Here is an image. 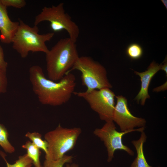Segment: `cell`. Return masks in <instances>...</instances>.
I'll return each mask as SVG.
<instances>
[{
	"instance_id": "6da1fadb",
	"label": "cell",
	"mask_w": 167,
	"mask_h": 167,
	"mask_svg": "<svg viewBox=\"0 0 167 167\" xmlns=\"http://www.w3.org/2000/svg\"><path fill=\"white\" fill-rule=\"evenodd\" d=\"M29 74L33 91L42 104L61 105L67 102L74 92L75 78L71 72L57 82L46 78L38 65L30 67Z\"/></svg>"
},
{
	"instance_id": "7a4b0ae2",
	"label": "cell",
	"mask_w": 167,
	"mask_h": 167,
	"mask_svg": "<svg viewBox=\"0 0 167 167\" xmlns=\"http://www.w3.org/2000/svg\"><path fill=\"white\" fill-rule=\"evenodd\" d=\"M79 57L75 42L69 37L60 39L46 54L49 79L59 81L68 73Z\"/></svg>"
},
{
	"instance_id": "3957f363",
	"label": "cell",
	"mask_w": 167,
	"mask_h": 167,
	"mask_svg": "<svg viewBox=\"0 0 167 167\" xmlns=\"http://www.w3.org/2000/svg\"><path fill=\"white\" fill-rule=\"evenodd\" d=\"M19 25L12 40L13 49L23 58H26L30 52H41L47 53L49 49L45 43L50 41L54 33L40 34L37 26L31 27L19 19Z\"/></svg>"
},
{
	"instance_id": "277c9868",
	"label": "cell",
	"mask_w": 167,
	"mask_h": 167,
	"mask_svg": "<svg viewBox=\"0 0 167 167\" xmlns=\"http://www.w3.org/2000/svg\"><path fill=\"white\" fill-rule=\"evenodd\" d=\"M81 132L80 128H64L59 124L46 133L44 137L48 148L45 159L58 160L73 149Z\"/></svg>"
},
{
	"instance_id": "5b68a950",
	"label": "cell",
	"mask_w": 167,
	"mask_h": 167,
	"mask_svg": "<svg viewBox=\"0 0 167 167\" xmlns=\"http://www.w3.org/2000/svg\"><path fill=\"white\" fill-rule=\"evenodd\" d=\"M76 70L81 72L82 84L86 91L112 87L105 68L89 56L79 57L68 73Z\"/></svg>"
},
{
	"instance_id": "8992f818",
	"label": "cell",
	"mask_w": 167,
	"mask_h": 167,
	"mask_svg": "<svg viewBox=\"0 0 167 167\" xmlns=\"http://www.w3.org/2000/svg\"><path fill=\"white\" fill-rule=\"evenodd\" d=\"M64 5L63 3H60L57 6L44 7L35 17L34 24L37 26L42 22L49 21L54 32L65 30L68 32L69 37L76 43L79 35V29L71 17L65 12Z\"/></svg>"
},
{
	"instance_id": "52a82bcc",
	"label": "cell",
	"mask_w": 167,
	"mask_h": 167,
	"mask_svg": "<svg viewBox=\"0 0 167 167\" xmlns=\"http://www.w3.org/2000/svg\"><path fill=\"white\" fill-rule=\"evenodd\" d=\"M73 94L84 99L91 109L98 113L101 120L106 122L113 121L116 96L110 88H106L84 92H74Z\"/></svg>"
},
{
	"instance_id": "ba28073f",
	"label": "cell",
	"mask_w": 167,
	"mask_h": 167,
	"mask_svg": "<svg viewBox=\"0 0 167 167\" xmlns=\"http://www.w3.org/2000/svg\"><path fill=\"white\" fill-rule=\"evenodd\" d=\"M145 127L135 129L126 131L118 132L113 121L106 122L100 128H96L93 131L94 135L103 142L107 152L108 162H111L114 158V154L117 150H123L131 156H133L134 152L122 142V137L125 134L134 131L141 132L144 131Z\"/></svg>"
},
{
	"instance_id": "9c48e42d",
	"label": "cell",
	"mask_w": 167,
	"mask_h": 167,
	"mask_svg": "<svg viewBox=\"0 0 167 167\" xmlns=\"http://www.w3.org/2000/svg\"><path fill=\"white\" fill-rule=\"evenodd\" d=\"M115 97L117 102L113 112V121L119 126L121 131L133 130L136 127H145L146 120L131 114L128 107L127 99L122 95H118Z\"/></svg>"
},
{
	"instance_id": "30bf717a",
	"label": "cell",
	"mask_w": 167,
	"mask_h": 167,
	"mask_svg": "<svg viewBox=\"0 0 167 167\" xmlns=\"http://www.w3.org/2000/svg\"><path fill=\"white\" fill-rule=\"evenodd\" d=\"M162 63L159 64L153 61L149 66L147 70L142 72L134 71L136 75L140 78L141 85L140 90L135 98L138 103L139 102L142 105H144L146 100L150 98L148 92L149 85L153 77L156 73L161 70Z\"/></svg>"
},
{
	"instance_id": "8fae6325",
	"label": "cell",
	"mask_w": 167,
	"mask_h": 167,
	"mask_svg": "<svg viewBox=\"0 0 167 167\" xmlns=\"http://www.w3.org/2000/svg\"><path fill=\"white\" fill-rule=\"evenodd\" d=\"M19 25V22H13L8 15L7 7L0 0V40L5 44L11 43Z\"/></svg>"
},
{
	"instance_id": "7c38bea8",
	"label": "cell",
	"mask_w": 167,
	"mask_h": 167,
	"mask_svg": "<svg viewBox=\"0 0 167 167\" xmlns=\"http://www.w3.org/2000/svg\"><path fill=\"white\" fill-rule=\"evenodd\" d=\"M141 133V135L139 139L133 140L131 142L135 148L137 155L130 167H155L150 165L146 160L144 155L143 146L144 143L146 142L147 137L144 131Z\"/></svg>"
},
{
	"instance_id": "4fadbf2b",
	"label": "cell",
	"mask_w": 167,
	"mask_h": 167,
	"mask_svg": "<svg viewBox=\"0 0 167 167\" xmlns=\"http://www.w3.org/2000/svg\"><path fill=\"white\" fill-rule=\"evenodd\" d=\"M22 147L27 150L26 154L32 160L35 167H42L40 161L41 152L39 148L29 141H27Z\"/></svg>"
},
{
	"instance_id": "5bb4252c",
	"label": "cell",
	"mask_w": 167,
	"mask_h": 167,
	"mask_svg": "<svg viewBox=\"0 0 167 167\" xmlns=\"http://www.w3.org/2000/svg\"><path fill=\"white\" fill-rule=\"evenodd\" d=\"M8 136L6 129L0 123V145L6 152L12 153L15 151V148L9 142Z\"/></svg>"
},
{
	"instance_id": "9a60e30c",
	"label": "cell",
	"mask_w": 167,
	"mask_h": 167,
	"mask_svg": "<svg viewBox=\"0 0 167 167\" xmlns=\"http://www.w3.org/2000/svg\"><path fill=\"white\" fill-rule=\"evenodd\" d=\"M25 136L28 138L32 142L40 149L43 150L45 154L47 153L48 143L45 140L42 139L41 135L37 132L30 133L28 132Z\"/></svg>"
},
{
	"instance_id": "2e32d148",
	"label": "cell",
	"mask_w": 167,
	"mask_h": 167,
	"mask_svg": "<svg viewBox=\"0 0 167 167\" xmlns=\"http://www.w3.org/2000/svg\"><path fill=\"white\" fill-rule=\"evenodd\" d=\"M72 156L64 155L62 158L56 160L45 159L42 167H63L65 164L72 161Z\"/></svg>"
},
{
	"instance_id": "e0dca14e",
	"label": "cell",
	"mask_w": 167,
	"mask_h": 167,
	"mask_svg": "<svg viewBox=\"0 0 167 167\" xmlns=\"http://www.w3.org/2000/svg\"><path fill=\"white\" fill-rule=\"evenodd\" d=\"M126 52L129 58L133 60H137L141 58L142 56L143 50L138 44L132 43L127 47Z\"/></svg>"
},
{
	"instance_id": "ac0fdd59",
	"label": "cell",
	"mask_w": 167,
	"mask_h": 167,
	"mask_svg": "<svg viewBox=\"0 0 167 167\" xmlns=\"http://www.w3.org/2000/svg\"><path fill=\"white\" fill-rule=\"evenodd\" d=\"M1 156L5 160L7 167H26L33 163L32 160L26 154L20 156L18 159L13 164H10L7 161L2 153H1Z\"/></svg>"
},
{
	"instance_id": "d6986e66",
	"label": "cell",
	"mask_w": 167,
	"mask_h": 167,
	"mask_svg": "<svg viewBox=\"0 0 167 167\" xmlns=\"http://www.w3.org/2000/svg\"><path fill=\"white\" fill-rule=\"evenodd\" d=\"M2 4L6 7H13L16 8H21L26 5V2L24 0H1Z\"/></svg>"
},
{
	"instance_id": "ffe728a7",
	"label": "cell",
	"mask_w": 167,
	"mask_h": 167,
	"mask_svg": "<svg viewBox=\"0 0 167 167\" xmlns=\"http://www.w3.org/2000/svg\"><path fill=\"white\" fill-rule=\"evenodd\" d=\"M7 85L6 72L0 68V94L4 93L6 92Z\"/></svg>"
},
{
	"instance_id": "44dd1931",
	"label": "cell",
	"mask_w": 167,
	"mask_h": 167,
	"mask_svg": "<svg viewBox=\"0 0 167 167\" xmlns=\"http://www.w3.org/2000/svg\"><path fill=\"white\" fill-rule=\"evenodd\" d=\"M8 63L4 59L3 50L0 45V68L6 72Z\"/></svg>"
},
{
	"instance_id": "7402d4cb",
	"label": "cell",
	"mask_w": 167,
	"mask_h": 167,
	"mask_svg": "<svg viewBox=\"0 0 167 167\" xmlns=\"http://www.w3.org/2000/svg\"><path fill=\"white\" fill-rule=\"evenodd\" d=\"M164 63L163 65L162 64L161 70L164 71L165 74H166V76H167V58H165L164 61L163 62Z\"/></svg>"
},
{
	"instance_id": "603a6c76",
	"label": "cell",
	"mask_w": 167,
	"mask_h": 167,
	"mask_svg": "<svg viewBox=\"0 0 167 167\" xmlns=\"http://www.w3.org/2000/svg\"><path fill=\"white\" fill-rule=\"evenodd\" d=\"M66 167H79V165L75 163H67L66 165Z\"/></svg>"
},
{
	"instance_id": "cb8c5ba5",
	"label": "cell",
	"mask_w": 167,
	"mask_h": 167,
	"mask_svg": "<svg viewBox=\"0 0 167 167\" xmlns=\"http://www.w3.org/2000/svg\"><path fill=\"white\" fill-rule=\"evenodd\" d=\"M32 164H30V165L27 166L26 167H31L32 166Z\"/></svg>"
},
{
	"instance_id": "d4e9b609",
	"label": "cell",
	"mask_w": 167,
	"mask_h": 167,
	"mask_svg": "<svg viewBox=\"0 0 167 167\" xmlns=\"http://www.w3.org/2000/svg\"></svg>"
}]
</instances>
